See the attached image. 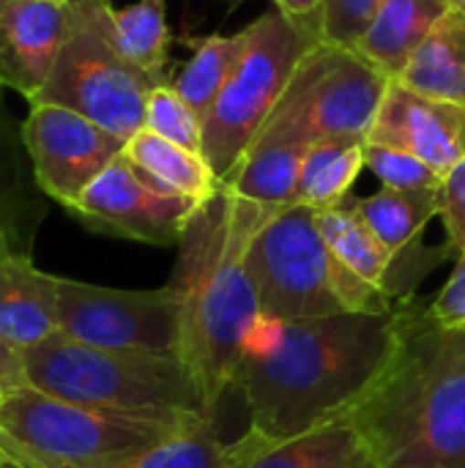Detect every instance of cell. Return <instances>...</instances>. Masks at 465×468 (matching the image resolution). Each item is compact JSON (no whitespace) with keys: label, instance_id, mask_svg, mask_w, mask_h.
Segmentation results:
<instances>
[{"label":"cell","instance_id":"cell-1","mask_svg":"<svg viewBox=\"0 0 465 468\" xmlns=\"http://www.w3.org/2000/svg\"><path fill=\"white\" fill-rule=\"evenodd\" d=\"M395 340V310L310 321L263 318L233 378L249 428L271 439H293L345 422L389 362Z\"/></svg>","mask_w":465,"mask_h":468},{"label":"cell","instance_id":"cell-2","mask_svg":"<svg viewBox=\"0 0 465 468\" xmlns=\"http://www.w3.org/2000/svg\"><path fill=\"white\" fill-rule=\"evenodd\" d=\"M222 189L197 206L181 241L170 288L181 299V359L192 370L208 417L233 389L241 354L263 321L249 271V247L277 214Z\"/></svg>","mask_w":465,"mask_h":468},{"label":"cell","instance_id":"cell-3","mask_svg":"<svg viewBox=\"0 0 465 468\" xmlns=\"http://www.w3.org/2000/svg\"><path fill=\"white\" fill-rule=\"evenodd\" d=\"M395 329L389 362L345 422L375 468H465V329L414 299L395 307Z\"/></svg>","mask_w":465,"mask_h":468},{"label":"cell","instance_id":"cell-4","mask_svg":"<svg viewBox=\"0 0 465 468\" xmlns=\"http://www.w3.org/2000/svg\"><path fill=\"white\" fill-rule=\"evenodd\" d=\"M249 271L260 315L269 321H310L326 315H392V296L348 269L326 247L318 211L280 208L249 247Z\"/></svg>","mask_w":465,"mask_h":468},{"label":"cell","instance_id":"cell-5","mask_svg":"<svg viewBox=\"0 0 465 468\" xmlns=\"http://www.w3.org/2000/svg\"><path fill=\"white\" fill-rule=\"evenodd\" d=\"M22 356L30 387L71 403L208 417L192 370L175 354L110 351L55 332L44 343L22 351Z\"/></svg>","mask_w":465,"mask_h":468},{"label":"cell","instance_id":"cell-6","mask_svg":"<svg viewBox=\"0 0 465 468\" xmlns=\"http://www.w3.org/2000/svg\"><path fill=\"white\" fill-rule=\"evenodd\" d=\"M200 420L206 414L71 403L27 384L3 398L0 441L44 461L82 463L148 450L195 428Z\"/></svg>","mask_w":465,"mask_h":468},{"label":"cell","instance_id":"cell-7","mask_svg":"<svg viewBox=\"0 0 465 468\" xmlns=\"http://www.w3.org/2000/svg\"><path fill=\"white\" fill-rule=\"evenodd\" d=\"M159 82L118 47L110 0H69V30L52 74L30 104L69 107L121 140L145 129V104Z\"/></svg>","mask_w":465,"mask_h":468},{"label":"cell","instance_id":"cell-8","mask_svg":"<svg viewBox=\"0 0 465 468\" xmlns=\"http://www.w3.org/2000/svg\"><path fill=\"white\" fill-rule=\"evenodd\" d=\"M249 27V49L203 121V156L222 184L260 134L301 60L321 44L277 8L260 14Z\"/></svg>","mask_w":465,"mask_h":468},{"label":"cell","instance_id":"cell-9","mask_svg":"<svg viewBox=\"0 0 465 468\" xmlns=\"http://www.w3.org/2000/svg\"><path fill=\"white\" fill-rule=\"evenodd\" d=\"M58 332L96 348L181 356V299L156 291H115L58 277Z\"/></svg>","mask_w":465,"mask_h":468},{"label":"cell","instance_id":"cell-10","mask_svg":"<svg viewBox=\"0 0 465 468\" xmlns=\"http://www.w3.org/2000/svg\"><path fill=\"white\" fill-rule=\"evenodd\" d=\"M312 77L315 49L301 60L280 104L263 123L233 176L225 181L230 192L277 208L296 203L301 165L318 140L312 123Z\"/></svg>","mask_w":465,"mask_h":468},{"label":"cell","instance_id":"cell-11","mask_svg":"<svg viewBox=\"0 0 465 468\" xmlns=\"http://www.w3.org/2000/svg\"><path fill=\"white\" fill-rule=\"evenodd\" d=\"M22 143L41 195L63 208H71L126 148L118 134L58 104H30Z\"/></svg>","mask_w":465,"mask_h":468},{"label":"cell","instance_id":"cell-12","mask_svg":"<svg viewBox=\"0 0 465 468\" xmlns=\"http://www.w3.org/2000/svg\"><path fill=\"white\" fill-rule=\"evenodd\" d=\"M197 206V200L162 189L121 154L66 211L99 233L156 247H178Z\"/></svg>","mask_w":465,"mask_h":468},{"label":"cell","instance_id":"cell-13","mask_svg":"<svg viewBox=\"0 0 465 468\" xmlns=\"http://www.w3.org/2000/svg\"><path fill=\"white\" fill-rule=\"evenodd\" d=\"M367 143L392 145L419 156L441 178L465 159V107L392 82Z\"/></svg>","mask_w":465,"mask_h":468},{"label":"cell","instance_id":"cell-14","mask_svg":"<svg viewBox=\"0 0 465 468\" xmlns=\"http://www.w3.org/2000/svg\"><path fill=\"white\" fill-rule=\"evenodd\" d=\"M395 80L384 77L356 49L332 44L315 47L312 77V123L321 137L367 140L384 96Z\"/></svg>","mask_w":465,"mask_h":468},{"label":"cell","instance_id":"cell-15","mask_svg":"<svg viewBox=\"0 0 465 468\" xmlns=\"http://www.w3.org/2000/svg\"><path fill=\"white\" fill-rule=\"evenodd\" d=\"M69 30V0H0V88L33 101Z\"/></svg>","mask_w":465,"mask_h":468},{"label":"cell","instance_id":"cell-16","mask_svg":"<svg viewBox=\"0 0 465 468\" xmlns=\"http://www.w3.org/2000/svg\"><path fill=\"white\" fill-rule=\"evenodd\" d=\"M219 468H375V463L359 431L334 422L293 439H271L247 428L222 447Z\"/></svg>","mask_w":465,"mask_h":468},{"label":"cell","instance_id":"cell-17","mask_svg":"<svg viewBox=\"0 0 465 468\" xmlns=\"http://www.w3.org/2000/svg\"><path fill=\"white\" fill-rule=\"evenodd\" d=\"M58 332V277L0 239V337L27 351Z\"/></svg>","mask_w":465,"mask_h":468},{"label":"cell","instance_id":"cell-18","mask_svg":"<svg viewBox=\"0 0 465 468\" xmlns=\"http://www.w3.org/2000/svg\"><path fill=\"white\" fill-rule=\"evenodd\" d=\"M222 441L217 436V420L206 417L195 428L159 441L148 450L110 455L82 463H58L30 455L8 441H0V466L5 468H219Z\"/></svg>","mask_w":465,"mask_h":468},{"label":"cell","instance_id":"cell-19","mask_svg":"<svg viewBox=\"0 0 465 468\" xmlns=\"http://www.w3.org/2000/svg\"><path fill=\"white\" fill-rule=\"evenodd\" d=\"M447 11V0H386L354 49L384 77L397 80Z\"/></svg>","mask_w":465,"mask_h":468},{"label":"cell","instance_id":"cell-20","mask_svg":"<svg viewBox=\"0 0 465 468\" xmlns=\"http://www.w3.org/2000/svg\"><path fill=\"white\" fill-rule=\"evenodd\" d=\"M406 88L465 107V14L449 8L422 47L414 52L403 74Z\"/></svg>","mask_w":465,"mask_h":468},{"label":"cell","instance_id":"cell-21","mask_svg":"<svg viewBox=\"0 0 465 468\" xmlns=\"http://www.w3.org/2000/svg\"><path fill=\"white\" fill-rule=\"evenodd\" d=\"M123 154L145 173L151 176L162 189L206 203L219 189L222 181L211 170L203 154L189 151L178 143H170L148 129H140L123 148Z\"/></svg>","mask_w":465,"mask_h":468},{"label":"cell","instance_id":"cell-22","mask_svg":"<svg viewBox=\"0 0 465 468\" xmlns=\"http://www.w3.org/2000/svg\"><path fill=\"white\" fill-rule=\"evenodd\" d=\"M365 143L362 137H321L312 143L296 189V203L315 211L343 206L365 170Z\"/></svg>","mask_w":465,"mask_h":468},{"label":"cell","instance_id":"cell-23","mask_svg":"<svg viewBox=\"0 0 465 468\" xmlns=\"http://www.w3.org/2000/svg\"><path fill=\"white\" fill-rule=\"evenodd\" d=\"M351 206L365 225L395 255H406L425 233L433 217H441V189L436 192H400L381 186L375 195L351 197Z\"/></svg>","mask_w":465,"mask_h":468},{"label":"cell","instance_id":"cell-24","mask_svg":"<svg viewBox=\"0 0 465 468\" xmlns=\"http://www.w3.org/2000/svg\"><path fill=\"white\" fill-rule=\"evenodd\" d=\"M318 228H321L326 247L332 250V255L340 261L343 269H348L359 280H365V282L386 291L389 296H395L389 277H392L397 258L365 225V219L351 206V197L343 206L318 211Z\"/></svg>","mask_w":465,"mask_h":468},{"label":"cell","instance_id":"cell-25","mask_svg":"<svg viewBox=\"0 0 465 468\" xmlns=\"http://www.w3.org/2000/svg\"><path fill=\"white\" fill-rule=\"evenodd\" d=\"M36 192L41 189L22 143V126L8 115L0 96V239L16 244L27 236L41 214Z\"/></svg>","mask_w":465,"mask_h":468},{"label":"cell","instance_id":"cell-26","mask_svg":"<svg viewBox=\"0 0 465 468\" xmlns=\"http://www.w3.org/2000/svg\"><path fill=\"white\" fill-rule=\"evenodd\" d=\"M249 41H252L249 25L238 33L208 36L197 44L192 58L184 63V69L173 80V88L189 101V107L200 115V121H206V115L211 112L222 88L236 74L238 63L244 60V55L249 49Z\"/></svg>","mask_w":465,"mask_h":468},{"label":"cell","instance_id":"cell-27","mask_svg":"<svg viewBox=\"0 0 465 468\" xmlns=\"http://www.w3.org/2000/svg\"><path fill=\"white\" fill-rule=\"evenodd\" d=\"M115 38L129 63L159 82H167V0H137L126 8H115Z\"/></svg>","mask_w":465,"mask_h":468},{"label":"cell","instance_id":"cell-28","mask_svg":"<svg viewBox=\"0 0 465 468\" xmlns=\"http://www.w3.org/2000/svg\"><path fill=\"white\" fill-rule=\"evenodd\" d=\"M145 129L203 154V121L189 101L173 88V82L156 85L145 104Z\"/></svg>","mask_w":465,"mask_h":468},{"label":"cell","instance_id":"cell-29","mask_svg":"<svg viewBox=\"0 0 465 468\" xmlns=\"http://www.w3.org/2000/svg\"><path fill=\"white\" fill-rule=\"evenodd\" d=\"M365 170H370L386 189L400 192H436L444 184V178L419 156L381 143H365Z\"/></svg>","mask_w":465,"mask_h":468},{"label":"cell","instance_id":"cell-30","mask_svg":"<svg viewBox=\"0 0 465 468\" xmlns=\"http://www.w3.org/2000/svg\"><path fill=\"white\" fill-rule=\"evenodd\" d=\"M386 0H332L323 8L321 41L343 49H354L367 33Z\"/></svg>","mask_w":465,"mask_h":468},{"label":"cell","instance_id":"cell-31","mask_svg":"<svg viewBox=\"0 0 465 468\" xmlns=\"http://www.w3.org/2000/svg\"><path fill=\"white\" fill-rule=\"evenodd\" d=\"M441 219L447 228V247L465 250V159L458 162L441 184Z\"/></svg>","mask_w":465,"mask_h":468},{"label":"cell","instance_id":"cell-32","mask_svg":"<svg viewBox=\"0 0 465 468\" xmlns=\"http://www.w3.org/2000/svg\"><path fill=\"white\" fill-rule=\"evenodd\" d=\"M430 315L449 329L465 326V250L458 252V263L447 280V285L436 293V299L428 304Z\"/></svg>","mask_w":465,"mask_h":468},{"label":"cell","instance_id":"cell-33","mask_svg":"<svg viewBox=\"0 0 465 468\" xmlns=\"http://www.w3.org/2000/svg\"><path fill=\"white\" fill-rule=\"evenodd\" d=\"M274 8L288 16L299 30L321 38V22H323V3L321 0H274Z\"/></svg>","mask_w":465,"mask_h":468},{"label":"cell","instance_id":"cell-34","mask_svg":"<svg viewBox=\"0 0 465 468\" xmlns=\"http://www.w3.org/2000/svg\"><path fill=\"white\" fill-rule=\"evenodd\" d=\"M30 381H27V367H25L22 351L0 337V392L8 395V392L22 389Z\"/></svg>","mask_w":465,"mask_h":468},{"label":"cell","instance_id":"cell-35","mask_svg":"<svg viewBox=\"0 0 465 468\" xmlns=\"http://www.w3.org/2000/svg\"><path fill=\"white\" fill-rule=\"evenodd\" d=\"M447 3H449V8H458L465 14V0H447Z\"/></svg>","mask_w":465,"mask_h":468},{"label":"cell","instance_id":"cell-36","mask_svg":"<svg viewBox=\"0 0 465 468\" xmlns=\"http://www.w3.org/2000/svg\"><path fill=\"white\" fill-rule=\"evenodd\" d=\"M321 3H323V8H326V5H329V3H332V0H321Z\"/></svg>","mask_w":465,"mask_h":468},{"label":"cell","instance_id":"cell-37","mask_svg":"<svg viewBox=\"0 0 465 468\" xmlns=\"http://www.w3.org/2000/svg\"><path fill=\"white\" fill-rule=\"evenodd\" d=\"M3 398H5V395H3V392H0V409H3Z\"/></svg>","mask_w":465,"mask_h":468},{"label":"cell","instance_id":"cell-38","mask_svg":"<svg viewBox=\"0 0 465 468\" xmlns=\"http://www.w3.org/2000/svg\"><path fill=\"white\" fill-rule=\"evenodd\" d=\"M463 329H465V326H463Z\"/></svg>","mask_w":465,"mask_h":468}]
</instances>
